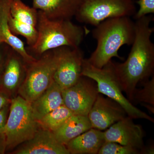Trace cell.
Here are the masks:
<instances>
[{
	"label": "cell",
	"mask_w": 154,
	"mask_h": 154,
	"mask_svg": "<svg viewBox=\"0 0 154 154\" xmlns=\"http://www.w3.org/2000/svg\"><path fill=\"white\" fill-rule=\"evenodd\" d=\"M9 48L0 77V90L12 99L17 96L25 79L27 63L18 53Z\"/></svg>",
	"instance_id": "cell-11"
},
{
	"label": "cell",
	"mask_w": 154,
	"mask_h": 154,
	"mask_svg": "<svg viewBox=\"0 0 154 154\" xmlns=\"http://www.w3.org/2000/svg\"><path fill=\"white\" fill-rule=\"evenodd\" d=\"M13 154H70L66 146L59 142L53 132L40 128L31 139L17 147Z\"/></svg>",
	"instance_id": "cell-13"
},
{
	"label": "cell",
	"mask_w": 154,
	"mask_h": 154,
	"mask_svg": "<svg viewBox=\"0 0 154 154\" xmlns=\"http://www.w3.org/2000/svg\"><path fill=\"white\" fill-rule=\"evenodd\" d=\"M127 116L126 111L114 100L99 94L88 114L92 128L104 130Z\"/></svg>",
	"instance_id": "cell-10"
},
{
	"label": "cell",
	"mask_w": 154,
	"mask_h": 154,
	"mask_svg": "<svg viewBox=\"0 0 154 154\" xmlns=\"http://www.w3.org/2000/svg\"><path fill=\"white\" fill-rule=\"evenodd\" d=\"M8 22L12 33L15 35H20L25 37L29 47L35 44L38 37V31L36 27L19 22L11 16L10 12Z\"/></svg>",
	"instance_id": "cell-22"
},
{
	"label": "cell",
	"mask_w": 154,
	"mask_h": 154,
	"mask_svg": "<svg viewBox=\"0 0 154 154\" xmlns=\"http://www.w3.org/2000/svg\"><path fill=\"white\" fill-rule=\"evenodd\" d=\"M61 88L53 81L49 88L30 103L33 116L38 121L44 116L64 105Z\"/></svg>",
	"instance_id": "cell-17"
},
{
	"label": "cell",
	"mask_w": 154,
	"mask_h": 154,
	"mask_svg": "<svg viewBox=\"0 0 154 154\" xmlns=\"http://www.w3.org/2000/svg\"><path fill=\"white\" fill-rule=\"evenodd\" d=\"M154 153V148L153 146H149L146 147L144 146L143 148L140 150V154H153Z\"/></svg>",
	"instance_id": "cell-28"
},
{
	"label": "cell",
	"mask_w": 154,
	"mask_h": 154,
	"mask_svg": "<svg viewBox=\"0 0 154 154\" xmlns=\"http://www.w3.org/2000/svg\"><path fill=\"white\" fill-rule=\"evenodd\" d=\"M143 88L136 89L132 102L140 103L153 114L154 113V77L144 81Z\"/></svg>",
	"instance_id": "cell-21"
},
{
	"label": "cell",
	"mask_w": 154,
	"mask_h": 154,
	"mask_svg": "<svg viewBox=\"0 0 154 154\" xmlns=\"http://www.w3.org/2000/svg\"><path fill=\"white\" fill-rule=\"evenodd\" d=\"M92 35L97 42V45L87 60L94 66L102 68L112 58L122 60L118 51L125 45H131L133 42L134 22L130 17L106 19L95 27Z\"/></svg>",
	"instance_id": "cell-2"
},
{
	"label": "cell",
	"mask_w": 154,
	"mask_h": 154,
	"mask_svg": "<svg viewBox=\"0 0 154 154\" xmlns=\"http://www.w3.org/2000/svg\"><path fill=\"white\" fill-rule=\"evenodd\" d=\"M95 82L82 76L73 85L62 90L64 105L74 114L88 116L99 94Z\"/></svg>",
	"instance_id": "cell-8"
},
{
	"label": "cell",
	"mask_w": 154,
	"mask_h": 154,
	"mask_svg": "<svg viewBox=\"0 0 154 154\" xmlns=\"http://www.w3.org/2000/svg\"><path fill=\"white\" fill-rule=\"evenodd\" d=\"M73 113L64 105L53 110L38 120L40 128L50 131H55Z\"/></svg>",
	"instance_id": "cell-20"
},
{
	"label": "cell",
	"mask_w": 154,
	"mask_h": 154,
	"mask_svg": "<svg viewBox=\"0 0 154 154\" xmlns=\"http://www.w3.org/2000/svg\"><path fill=\"white\" fill-rule=\"evenodd\" d=\"M128 116L119 120L104 131L105 141L113 142L137 149L140 151L144 146L142 127L135 124Z\"/></svg>",
	"instance_id": "cell-12"
},
{
	"label": "cell",
	"mask_w": 154,
	"mask_h": 154,
	"mask_svg": "<svg viewBox=\"0 0 154 154\" xmlns=\"http://www.w3.org/2000/svg\"><path fill=\"white\" fill-rule=\"evenodd\" d=\"M137 149L122 145L113 142L105 141L99 150L98 154H139Z\"/></svg>",
	"instance_id": "cell-23"
},
{
	"label": "cell",
	"mask_w": 154,
	"mask_h": 154,
	"mask_svg": "<svg viewBox=\"0 0 154 154\" xmlns=\"http://www.w3.org/2000/svg\"><path fill=\"white\" fill-rule=\"evenodd\" d=\"M11 98L6 93L0 90V110L11 103Z\"/></svg>",
	"instance_id": "cell-26"
},
{
	"label": "cell",
	"mask_w": 154,
	"mask_h": 154,
	"mask_svg": "<svg viewBox=\"0 0 154 154\" xmlns=\"http://www.w3.org/2000/svg\"><path fill=\"white\" fill-rule=\"evenodd\" d=\"M9 12L13 18L19 22L36 28L38 10L26 5L22 0H10Z\"/></svg>",
	"instance_id": "cell-19"
},
{
	"label": "cell",
	"mask_w": 154,
	"mask_h": 154,
	"mask_svg": "<svg viewBox=\"0 0 154 154\" xmlns=\"http://www.w3.org/2000/svg\"><path fill=\"white\" fill-rule=\"evenodd\" d=\"M153 18L147 15L134 22L135 36L126 60L113 62V66L127 98L132 102L137 86L149 79L154 70V45L151 37L154 28L150 26Z\"/></svg>",
	"instance_id": "cell-1"
},
{
	"label": "cell",
	"mask_w": 154,
	"mask_h": 154,
	"mask_svg": "<svg viewBox=\"0 0 154 154\" xmlns=\"http://www.w3.org/2000/svg\"><path fill=\"white\" fill-rule=\"evenodd\" d=\"M6 57H7V56L5 57V55L2 52L0 51V77H1L2 72Z\"/></svg>",
	"instance_id": "cell-29"
},
{
	"label": "cell",
	"mask_w": 154,
	"mask_h": 154,
	"mask_svg": "<svg viewBox=\"0 0 154 154\" xmlns=\"http://www.w3.org/2000/svg\"><path fill=\"white\" fill-rule=\"evenodd\" d=\"M82 75L95 81L99 94H104L118 103L126 111L128 116L133 119H144L154 122L152 117L136 107L123 95L112 61L102 68H98L91 65L87 59H84Z\"/></svg>",
	"instance_id": "cell-4"
},
{
	"label": "cell",
	"mask_w": 154,
	"mask_h": 154,
	"mask_svg": "<svg viewBox=\"0 0 154 154\" xmlns=\"http://www.w3.org/2000/svg\"><path fill=\"white\" fill-rule=\"evenodd\" d=\"M136 12L133 0H82L75 17L78 22L96 27L106 19L130 17Z\"/></svg>",
	"instance_id": "cell-7"
},
{
	"label": "cell",
	"mask_w": 154,
	"mask_h": 154,
	"mask_svg": "<svg viewBox=\"0 0 154 154\" xmlns=\"http://www.w3.org/2000/svg\"><path fill=\"white\" fill-rule=\"evenodd\" d=\"M4 43V42H3L2 39V37H1V36H0V44H2V43Z\"/></svg>",
	"instance_id": "cell-30"
},
{
	"label": "cell",
	"mask_w": 154,
	"mask_h": 154,
	"mask_svg": "<svg viewBox=\"0 0 154 154\" xmlns=\"http://www.w3.org/2000/svg\"><path fill=\"white\" fill-rule=\"evenodd\" d=\"M59 48L48 51L27 64L26 75L18 90V95L31 103L49 88L53 82L58 62Z\"/></svg>",
	"instance_id": "cell-6"
},
{
	"label": "cell",
	"mask_w": 154,
	"mask_h": 154,
	"mask_svg": "<svg viewBox=\"0 0 154 154\" xmlns=\"http://www.w3.org/2000/svg\"><path fill=\"white\" fill-rule=\"evenodd\" d=\"M11 104V103H10ZM10 104L0 110V130L4 129L8 116Z\"/></svg>",
	"instance_id": "cell-25"
},
{
	"label": "cell",
	"mask_w": 154,
	"mask_h": 154,
	"mask_svg": "<svg viewBox=\"0 0 154 154\" xmlns=\"http://www.w3.org/2000/svg\"><path fill=\"white\" fill-rule=\"evenodd\" d=\"M10 0H0V36L3 42L19 54L27 64L31 63L36 58L25 48L22 40L11 31L8 22Z\"/></svg>",
	"instance_id": "cell-15"
},
{
	"label": "cell",
	"mask_w": 154,
	"mask_h": 154,
	"mask_svg": "<svg viewBox=\"0 0 154 154\" xmlns=\"http://www.w3.org/2000/svg\"><path fill=\"white\" fill-rule=\"evenodd\" d=\"M92 125L87 116L73 114L53 133L58 141L66 144L90 128Z\"/></svg>",
	"instance_id": "cell-18"
},
{
	"label": "cell",
	"mask_w": 154,
	"mask_h": 154,
	"mask_svg": "<svg viewBox=\"0 0 154 154\" xmlns=\"http://www.w3.org/2000/svg\"><path fill=\"white\" fill-rule=\"evenodd\" d=\"M36 28L37 40L28 49L39 57L48 51L59 48L79 47L90 32L87 27L76 25L69 19H50L39 11Z\"/></svg>",
	"instance_id": "cell-3"
},
{
	"label": "cell",
	"mask_w": 154,
	"mask_h": 154,
	"mask_svg": "<svg viewBox=\"0 0 154 154\" xmlns=\"http://www.w3.org/2000/svg\"><path fill=\"white\" fill-rule=\"evenodd\" d=\"M40 127L34 118L31 104L18 95L11 99L4 131L7 150L12 151L34 136Z\"/></svg>",
	"instance_id": "cell-5"
},
{
	"label": "cell",
	"mask_w": 154,
	"mask_h": 154,
	"mask_svg": "<svg viewBox=\"0 0 154 154\" xmlns=\"http://www.w3.org/2000/svg\"><path fill=\"white\" fill-rule=\"evenodd\" d=\"M139 6V9L136 12L134 18L137 20L154 13V0H138L136 2Z\"/></svg>",
	"instance_id": "cell-24"
},
{
	"label": "cell",
	"mask_w": 154,
	"mask_h": 154,
	"mask_svg": "<svg viewBox=\"0 0 154 154\" xmlns=\"http://www.w3.org/2000/svg\"><path fill=\"white\" fill-rule=\"evenodd\" d=\"M105 142L104 132L90 128L66 144L70 154H97Z\"/></svg>",
	"instance_id": "cell-16"
},
{
	"label": "cell",
	"mask_w": 154,
	"mask_h": 154,
	"mask_svg": "<svg viewBox=\"0 0 154 154\" xmlns=\"http://www.w3.org/2000/svg\"><path fill=\"white\" fill-rule=\"evenodd\" d=\"M82 0H33V7L51 19H69L75 17Z\"/></svg>",
	"instance_id": "cell-14"
},
{
	"label": "cell",
	"mask_w": 154,
	"mask_h": 154,
	"mask_svg": "<svg viewBox=\"0 0 154 154\" xmlns=\"http://www.w3.org/2000/svg\"><path fill=\"white\" fill-rule=\"evenodd\" d=\"M5 135L4 129L0 130V154H5L7 151Z\"/></svg>",
	"instance_id": "cell-27"
},
{
	"label": "cell",
	"mask_w": 154,
	"mask_h": 154,
	"mask_svg": "<svg viewBox=\"0 0 154 154\" xmlns=\"http://www.w3.org/2000/svg\"><path fill=\"white\" fill-rule=\"evenodd\" d=\"M53 80L62 90L73 85L82 76L84 53L79 47H60Z\"/></svg>",
	"instance_id": "cell-9"
}]
</instances>
